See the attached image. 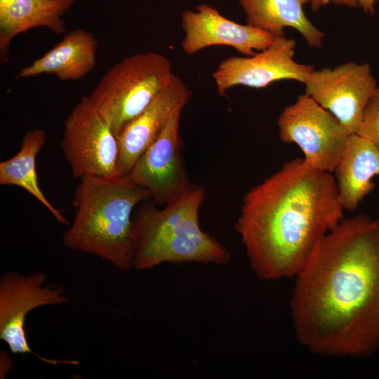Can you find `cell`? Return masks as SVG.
<instances>
[{"mask_svg": "<svg viewBox=\"0 0 379 379\" xmlns=\"http://www.w3.org/2000/svg\"><path fill=\"white\" fill-rule=\"evenodd\" d=\"M356 133L371 141L379 149V86L365 106Z\"/></svg>", "mask_w": 379, "mask_h": 379, "instance_id": "obj_19", "label": "cell"}, {"mask_svg": "<svg viewBox=\"0 0 379 379\" xmlns=\"http://www.w3.org/2000/svg\"><path fill=\"white\" fill-rule=\"evenodd\" d=\"M295 45L293 39L277 36L270 46L252 55L225 59L213 74L218 93L223 95L237 85L262 88L284 79L304 84L314 67L294 60Z\"/></svg>", "mask_w": 379, "mask_h": 379, "instance_id": "obj_10", "label": "cell"}, {"mask_svg": "<svg viewBox=\"0 0 379 379\" xmlns=\"http://www.w3.org/2000/svg\"><path fill=\"white\" fill-rule=\"evenodd\" d=\"M169 60L155 52L126 57L109 69L87 96L117 137L168 84Z\"/></svg>", "mask_w": 379, "mask_h": 379, "instance_id": "obj_5", "label": "cell"}, {"mask_svg": "<svg viewBox=\"0 0 379 379\" xmlns=\"http://www.w3.org/2000/svg\"><path fill=\"white\" fill-rule=\"evenodd\" d=\"M182 109L176 111L155 141L142 153L128 174L148 190L155 203L167 204L192 187L181 156L179 124Z\"/></svg>", "mask_w": 379, "mask_h": 379, "instance_id": "obj_11", "label": "cell"}, {"mask_svg": "<svg viewBox=\"0 0 379 379\" xmlns=\"http://www.w3.org/2000/svg\"><path fill=\"white\" fill-rule=\"evenodd\" d=\"M47 139L42 128L26 132L18 152L0 162V185L20 187L39 201L60 224L69 226L68 220L45 197L39 187L36 171V157Z\"/></svg>", "mask_w": 379, "mask_h": 379, "instance_id": "obj_18", "label": "cell"}, {"mask_svg": "<svg viewBox=\"0 0 379 379\" xmlns=\"http://www.w3.org/2000/svg\"><path fill=\"white\" fill-rule=\"evenodd\" d=\"M60 146L75 178L117 175L118 138L87 96L65 120Z\"/></svg>", "mask_w": 379, "mask_h": 379, "instance_id": "obj_8", "label": "cell"}, {"mask_svg": "<svg viewBox=\"0 0 379 379\" xmlns=\"http://www.w3.org/2000/svg\"><path fill=\"white\" fill-rule=\"evenodd\" d=\"M333 173L343 208L355 210L375 187L372 179L379 175V149L358 134L350 135Z\"/></svg>", "mask_w": 379, "mask_h": 379, "instance_id": "obj_16", "label": "cell"}, {"mask_svg": "<svg viewBox=\"0 0 379 379\" xmlns=\"http://www.w3.org/2000/svg\"><path fill=\"white\" fill-rule=\"evenodd\" d=\"M42 272L24 275L17 271L4 273L0 279V339L14 354H32L44 363L79 365V361L57 360L36 354L29 345L25 324L33 310L47 305L69 304V297L60 286L46 285Z\"/></svg>", "mask_w": 379, "mask_h": 379, "instance_id": "obj_7", "label": "cell"}, {"mask_svg": "<svg viewBox=\"0 0 379 379\" xmlns=\"http://www.w3.org/2000/svg\"><path fill=\"white\" fill-rule=\"evenodd\" d=\"M190 100L184 82L173 74L149 105L132 119L118 135L117 175H128L142 153L159 137L170 118Z\"/></svg>", "mask_w": 379, "mask_h": 379, "instance_id": "obj_13", "label": "cell"}, {"mask_svg": "<svg viewBox=\"0 0 379 379\" xmlns=\"http://www.w3.org/2000/svg\"><path fill=\"white\" fill-rule=\"evenodd\" d=\"M151 197L128 175L80 179L72 200L74 216L62 236L69 249L102 258L121 271L134 268L133 212Z\"/></svg>", "mask_w": 379, "mask_h": 379, "instance_id": "obj_3", "label": "cell"}, {"mask_svg": "<svg viewBox=\"0 0 379 379\" xmlns=\"http://www.w3.org/2000/svg\"><path fill=\"white\" fill-rule=\"evenodd\" d=\"M343 210L331 173L296 158L244 195L235 229L255 275L277 280L296 275Z\"/></svg>", "mask_w": 379, "mask_h": 379, "instance_id": "obj_2", "label": "cell"}, {"mask_svg": "<svg viewBox=\"0 0 379 379\" xmlns=\"http://www.w3.org/2000/svg\"><path fill=\"white\" fill-rule=\"evenodd\" d=\"M181 23L185 32L181 45L187 55L222 45L249 56L270 46L277 37L248 24L234 22L206 4L199 5L195 11H185Z\"/></svg>", "mask_w": 379, "mask_h": 379, "instance_id": "obj_12", "label": "cell"}, {"mask_svg": "<svg viewBox=\"0 0 379 379\" xmlns=\"http://www.w3.org/2000/svg\"><path fill=\"white\" fill-rule=\"evenodd\" d=\"M310 0H239L248 25L275 36H285L284 27L298 31L310 47L321 46L324 34L306 17L303 6Z\"/></svg>", "mask_w": 379, "mask_h": 379, "instance_id": "obj_17", "label": "cell"}, {"mask_svg": "<svg viewBox=\"0 0 379 379\" xmlns=\"http://www.w3.org/2000/svg\"><path fill=\"white\" fill-rule=\"evenodd\" d=\"M294 332L310 352L368 357L379 350V220H341L296 274Z\"/></svg>", "mask_w": 379, "mask_h": 379, "instance_id": "obj_1", "label": "cell"}, {"mask_svg": "<svg viewBox=\"0 0 379 379\" xmlns=\"http://www.w3.org/2000/svg\"><path fill=\"white\" fill-rule=\"evenodd\" d=\"M76 0H0V62L9 60L12 40L32 28L44 27L65 34L63 15Z\"/></svg>", "mask_w": 379, "mask_h": 379, "instance_id": "obj_15", "label": "cell"}, {"mask_svg": "<svg viewBox=\"0 0 379 379\" xmlns=\"http://www.w3.org/2000/svg\"><path fill=\"white\" fill-rule=\"evenodd\" d=\"M277 124L280 140L296 144L308 167L331 173L351 135L333 114L305 93L284 109Z\"/></svg>", "mask_w": 379, "mask_h": 379, "instance_id": "obj_6", "label": "cell"}, {"mask_svg": "<svg viewBox=\"0 0 379 379\" xmlns=\"http://www.w3.org/2000/svg\"><path fill=\"white\" fill-rule=\"evenodd\" d=\"M205 190L192 185L176 200L158 209L142 206L133 215L135 236L134 268L152 269L164 262L226 264L230 253L199 223Z\"/></svg>", "mask_w": 379, "mask_h": 379, "instance_id": "obj_4", "label": "cell"}, {"mask_svg": "<svg viewBox=\"0 0 379 379\" xmlns=\"http://www.w3.org/2000/svg\"><path fill=\"white\" fill-rule=\"evenodd\" d=\"M310 3L311 4L312 9L314 11H318L321 6H326L329 3L350 8L359 7V0H310Z\"/></svg>", "mask_w": 379, "mask_h": 379, "instance_id": "obj_20", "label": "cell"}, {"mask_svg": "<svg viewBox=\"0 0 379 379\" xmlns=\"http://www.w3.org/2000/svg\"><path fill=\"white\" fill-rule=\"evenodd\" d=\"M375 2H378L379 4V0H359V7L366 14L370 15H373L375 12L374 5Z\"/></svg>", "mask_w": 379, "mask_h": 379, "instance_id": "obj_21", "label": "cell"}, {"mask_svg": "<svg viewBox=\"0 0 379 379\" xmlns=\"http://www.w3.org/2000/svg\"><path fill=\"white\" fill-rule=\"evenodd\" d=\"M98 46L93 34L81 28L74 29L41 58L21 69L16 77L48 74L62 81L81 79L95 68Z\"/></svg>", "mask_w": 379, "mask_h": 379, "instance_id": "obj_14", "label": "cell"}, {"mask_svg": "<svg viewBox=\"0 0 379 379\" xmlns=\"http://www.w3.org/2000/svg\"><path fill=\"white\" fill-rule=\"evenodd\" d=\"M305 94L333 114L350 134L356 133L377 82L367 63L347 62L314 69L305 82Z\"/></svg>", "mask_w": 379, "mask_h": 379, "instance_id": "obj_9", "label": "cell"}]
</instances>
